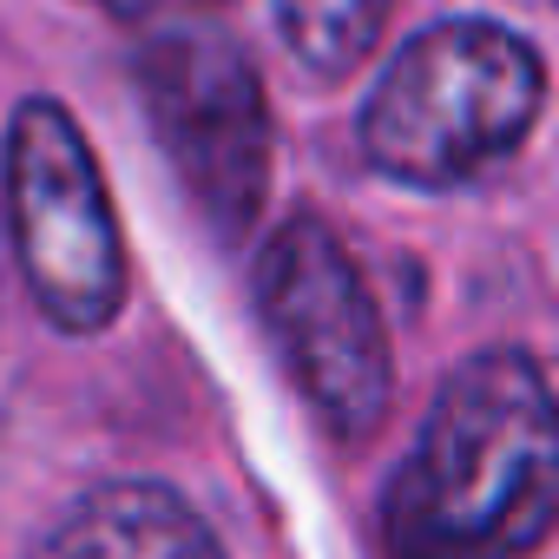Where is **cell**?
<instances>
[{"mask_svg": "<svg viewBox=\"0 0 559 559\" xmlns=\"http://www.w3.org/2000/svg\"><path fill=\"white\" fill-rule=\"evenodd\" d=\"M559 526V402L520 349L461 362L382 493L389 559H526Z\"/></svg>", "mask_w": 559, "mask_h": 559, "instance_id": "cell-1", "label": "cell"}, {"mask_svg": "<svg viewBox=\"0 0 559 559\" xmlns=\"http://www.w3.org/2000/svg\"><path fill=\"white\" fill-rule=\"evenodd\" d=\"M546 106L539 53L500 21H441L415 34L362 106V158L421 191L467 185L513 158Z\"/></svg>", "mask_w": 559, "mask_h": 559, "instance_id": "cell-2", "label": "cell"}, {"mask_svg": "<svg viewBox=\"0 0 559 559\" xmlns=\"http://www.w3.org/2000/svg\"><path fill=\"white\" fill-rule=\"evenodd\" d=\"M8 217L40 317L73 336L106 330L126 304V243L106 171L60 99H27L8 126Z\"/></svg>", "mask_w": 559, "mask_h": 559, "instance_id": "cell-3", "label": "cell"}, {"mask_svg": "<svg viewBox=\"0 0 559 559\" xmlns=\"http://www.w3.org/2000/svg\"><path fill=\"white\" fill-rule=\"evenodd\" d=\"M257 317L304 402L336 441H369L389 415L395 362L356 257L323 217H290L257 257Z\"/></svg>", "mask_w": 559, "mask_h": 559, "instance_id": "cell-4", "label": "cell"}, {"mask_svg": "<svg viewBox=\"0 0 559 559\" xmlns=\"http://www.w3.org/2000/svg\"><path fill=\"white\" fill-rule=\"evenodd\" d=\"M139 106L158 152L217 237H243L270 191V106L217 27H158L139 60Z\"/></svg>", "mask_w": 559, "mask_h": 559, "instance_id": "cell-5", "label": "cell"}, {"mask_svg": "<svg viewBox=\"0 0 559 559\" xmlns=\"http://www.w3.org/2000/svg\"><path fill=\"white\" fill-rule=\"evenodd\" d=\"M40 559H224V546L171 487L119 480L86 493L53 526Z\"/></svg>", "mask_w": 559, "mask_h": 559, "instance_id": "cell-6", "label": "cell"}, {"mask_svg": "<svg viewBox=\"0 0 559 559\" xmlns=\"http://www.w3.org/2000/svg\"><path fill=\"white\" fill-rule=\"evenodd\" d=\"M389 14L395 0H276V34H284L304 73L349 80L376 53Z\"/></svg>", "mask_w": 559, "mask_h": 559, "instance_id": "cell-7", "label": "cell"}]
</instances>
